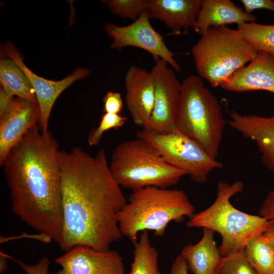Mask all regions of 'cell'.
Instances as JSON below:
<instances>
[{
    "mask_svg": "<svg viewBox=\"0 0 274 274\" xmlns=\"http://www.w3.org/2000/svg\"><path fill=\"white\" fill-rule=\"evenodd\" d=\"M136 137L149 143L168 163L186 172L196 183H206L212 170L223 167L197 142L177 129L159 134L142 129Z\"/></svg>",
    "mask_w": 274,
    "mask_h": 274,
    "instance_id": "8",
    "label": "cell"
},
{
    "mask_svg": "<svg viewBox=\"0 0 274 274\" xmlns=\"http://www.w3.org/2000/svg\"><path fill=\"white\" fill-rule=\"evenodd\" d=\"M134 258L129 274H161L158 253L152 245L148 231H144L134 245Z\"/></svg>",
    "mask_w": 274,
    "mask_h": 274,
    "instance_id": "21",
    "label": "cell"
},
{
    "mask_svg": "<svg viewBox=\"0 0 274 274\" xmlns=\"http://www.w3.org/2000/svg\"><path fill=\"white\" fill-rule=\"evenodd\" d=\"M14 97L9 96L1 88L0 91V117L6 113L11 108Z\"/></svg>",
    "mask_w": 274,
    "mask_h": 274,
    "instance_id": "32",
    "label": "cell"
},
{
    "mask_svg": "<svg viewBox=\"0 0 274 274\" xmlns=\"http://www.w3.org/2000/svg\"><path fill=\"white\" fill-rule=\"evenodd\" d=\"M109 168L120 187L132 191L148 187L168 188L187 175L168 163L147 141L137 137L115 147Z\"/></svg>",
    "mask_w": 274,
    "mask_h": 274,
    "instance_id": "6",
    "label": "cell"
},
{
    "mask_svg": "<svg viewBox=\"0 0 274 274\" xmlns=\"http://www.w3.org/2000/svg\"><path fill=\"white\" fill-rule=\"evenodd\" d=\"M203 235L195 244H188L180 254L194 274H215L223 257L214 240V231L203 228Z\"/></svg>",
    "mask_w": 274,
    "mask_h": 274,
    "instance_id": "19",
    "label": "cell"
},
{
    "mask_svg": "<svg viewBox=\"0 0 274 274\" xmlns=\"http://www.w3.org/2000/svg\"><path fill=\"white\" fill-rule=\"evenodd\" d=\"M150 19L147 10L128 25L107 23L105 30L113 40L111 48L119 50L127 47L142 49L153 57L165 61L175 71L181 72V67L174 58L175 54L168 49L162 36L152 26Z\"/></svg>",
    "mask_w": 274,
    "mask_h": 274,
    "instance_id": "10",
    "label": "cell"
},
{
    "mask_svg": "<svg viewBox=\"0 0 274 274\" xmlns=\"http://www.w3.org/2000/svg\"><path fill=\"white\" fill-rule=\"evenodd\" d=\"M195 208L182 190L148 187L133 191L118 215L122 236L134 245L140 232L151 230L163 236L172 221L190 218Z\"/></svg>",
    "mask_w": 274,
    "mask_h": 274,
    "instance_id": "3",
    "label": "cell"
},
{
    "mask_svg": "<svg viewBox=\"0 0 274 274\" xmlns=\"http://www.w3.org/2000/svg\"><path fill=\"white\" fill-rule=\"evenodd\" d=\"M228 125L244 138L254 142L264 165L274 180V113L270 116L242 114L232 110Z\"/></svg>",
    "mask_w": 274,
    "mask_h": 274,
    "instance_id": "15",
    "label": "cell"
},
{
    "mask_svg": "<svg viewBox=\"0 0 274 274\" xmlns=\"http://www.w3.org/2000/svg\"><path fill=\"white\" fill-rule=\"evenodd\" d=\"M126 121V117L120 114L104 113L98 126L91 128L88 134V145L91 147L98 145L106 131L122 127Z\"/></svg>",
    "mask_w": 274,
    "mask_h": 274,
    "instance_id": "26",
    "label": "cell"
},
{
    "mask_svg": "<svg viewBox=\"0 0 274 274\" xmlns=\"http://www.w3.org/2000/svg\"><path fill=\"white\" fill-rule=\"evenodd\" d=\"M102 2L114 14L133 21L142 13L148 10L149 3V0H108Z\"/></svg>",
    "mask_w": 274,
    "mask_h": 274,
    "instance_id": "24",
    "label": "cell"
},
{
    "mask_svg": "<svg viewBox=\"0 0 274 274\" xmlns=\"http://www.w3.org/2000/svg\"><path fill=\"white\" fill-rule=\"evenodd\" d=\"M225 123L219 101L202 79L198 75L187 76L182 83L177 129L216 159Z\"/></svg>",
    "mask_w": 274,
    "mask_h": 274,
    "instance_id": "5",
    "label": "cell"
},
{
    "mask_svg": "<svg viewBox=\"0 0 274 274\" xmlns=\"http://www.w3.org/2000/svg\"><path fill=\"white\" fill-rule=\"evenodd\" d=\"M237 30L258 51L265 52L274 56V24L245 22L237 25Z\"/></svg>",
    "mask_w": 274,
    "mask_h": 274,
    "instance_id": "23",
    "label": "cell"
},
{
    "mask_svg": "<svg viewBox=\"0 0 274 274\" xmlns=\"http://www.w3.org/2000/svg\"><path fill=\"white\" fill-rule=\"evenodd\" d=\"M60 151L52 132L38 124L10 150L1 165L13 213L57 243L63 224Z\"/></svg>",
    "mask_w": 274,
    "mask_h": 274,
    "instance_id": "2",
    "label": "cell"
},
{
    "mask_svg": "<svg viewBox=\"0 0 274 274\" xmlns=\"http://www.w3.org/2000/svg\"><path fill=\"white\" fill-rule=\"evenodd\" d=\"M258 213L259 215L274 222V187L262 202Z\"/></svg>",
    "mask_w": 274,
    "mask_h": 274,
    "instance_id": "30",
    "label": "cell"
},
{
    "mask_svg": "<svg viewBox=\"0 0 274 274\" xmlns=\"http://www.w3.org/2000/svg\"><path fill=\"white\" fill-rule=\"evenodd\" d=\"M258 52L237 29L226 26L210 28L191 49L198 76L214 88L245 67Z\"/></svg>",
    "mask_w": 274,
    "mask_h": 274,
    "instance_id": "7",
    "label": "cell"
},
{
    "mask_svg": "<svg viewBox=\"0 0 274 274\" xmlns=\"http://www.w3.org/2000/svg\"><path fill=\"white\" fill-rule=\"evenodd\" d=\"M153 60L150 71L154 80V106L149 122L143 129L169 133L177 129L182 83L165 61L159 57H153Z\"/></svg>",
    "mask_w": 274,
    "mask_h": 274,
    "instance_id": "9",
    "label": "cell"
},
{
    "mask_svg": "<svg viewBox=\"0 0 274 274\" xmlns=\"http://www.w3.org/2000/svg\"><path fill=\"white\" fill-rule=\"evenodd\" d=\"M27 274H48L50 259L44 257L36 264L30 265L19 260H16Z\"/></svg>",
    "mask_w": 274,
    "mask_h": 274,
    "instance_id": "28",
    "label": "cell"
},
{
    "mask_svg": "<svg viewBox=\"0 0 274 274\" xmlns=\"http://www.w3.org/2000/svg\"><path fill=\"white\" fill-rule=\"evenodd\" d=\"M256 17L247 13L230 0H203L197 20L193 27L202 35L211 27L227 24L255 22Z\"/></svg>",
    "mask_w": 274,
    "mask_h": 274,
    "instance_id": "18",
    "label": "cell"
},
{
    "mask_svg": "<svg viewBox=\"0 0 274 274\" xmlns=\"http://www.w3.org/2000/svg\"><path fill=\"white\" fill-rule=\"evenodd\" d=\"M243 189L241 181L232 184L219 181L214 202L195 213L187 223L189 228H207L219 233L222 241L218 248L223 257L244 251L247 244L262 234L272 222L260 215L243 212L231 204L230 198Z\"/></svg>",
    "mask_w": 274,
    "mask_h": 274,
    "instance_id": "4",
    "label": "cell"
},
{
    "mask_svg": "<svg viewBox=\"0 0 274 274\" xmlns=\"http://www.w3.org/2000/svg\"><path fill=\"white\" fill-rule=\"evenodd\" d=\"M273 274H274V272L273 273Z\"/></svg>",
    "mask_w": 274,
    "mask_h": 274,
    "instance_id": "35",
    "label": "cell"
},
{
    "mask_svg": "<svg viewBox=\"0 0 274 274\" xmlns=\"http://www.w3.org/2000/svg\"><path fill=\"white\" fill-rule=\"evenodd\" d=\"M3 49L6 55L22 69L29 81L40 108L41 118L39 125L42 130H48L49 118L58 97L73 83L87 77L90 70L79 68L61 80H50L37 75L28 68L24 64L21 54L11 42H7Z\"/></svg>",
    "mask_w": 274,
    "mask_h": 274,
    "instance_id": "11",
    "label": "cell"
},
{
    "mask_svg": "<svg viewBox=\"0 0 274 274\" xmlns=\"http://www.w3.org/2000/svg\"><path fill=\"white\" fill-rule=\"evenodd\" d=\"M125 100L133 123L145 128L154 101L155 85L151 71L132 65L124 77Z\"/></svg>",
    "mask_w": 274,
    "mask_h": 274,
    "instance_id": "14",
    "label": "cell"
},
{
    "mask_svg": "<svg viewBox=\"0 0 274 274\" xmlns=\"http://www.w3.org/2000/svg\"><path fill=\"white\" fill-rule=\"evenodd\" d=\"M105 113L119 114L123 107L121 94L118 92L108 91L103 98Z\"/></svg>",
    "mask_w": 274,
    "mask_h": 274,
    "instance_id": "27",
    "label": "cell"
},
{
    "mask_svg": "<svg viewBox=\"0 0 274 274\" xmlns=\"http://www.w3.org/2000/svg\"><path fill=\"white\" fill-rule=\"evenodd\" d=\"M244 10L250 13L258 9H266L274 12V1L272 0H241Z\"/></svg>",
    "mask_w": 274,
    "mask_h": 274,
    "instance_id": "29",
    "label": "cell"
},
{
    "mask_svg": "<svg viewBox=\"0 0 274 274\" xmlns=\"http://www.w3.org/2000/svg\"><path fill=\"white\" fill-rule=\"evenodd\" d=\"M39 104L17 97L11 109L0 117V165L10 150L35 126L39 124Z\"/></svg>",
    "mask_w": 274,
    "mask_h": 274,
    "instance_id": "13",
    "label": "cell"
},
{
    "mask_svg": "<svg viewBox=\"0 0 274 274\" xmlns=\"http://www.w3.org/2000/svg\"><path fill=\"white\" fill-rule=\"evenodd\" d=\"M55 262L61 268L52 274H125L123 258L114 250L98 251L79 245L57 257Z\"/></svg>",
    "mask_w": 274,
    "mask_h": 274,
    "instance_id": "12",
    "label": "cell"
},
{
    "mask_svg": "<svg viewBox=\"0 0 274 274\" xmlns=\"http://www.w3.org/2000/svg\"><path fill=\"white\" fill-rule=\"evenodd\" d=\"M187 263L181 254L178 255L172 265L170 274H188Z\"/></svg>",
    "mask_w": 274,
    "mask_h": 274,
    "instance_id": "31",
    "label": "cell"
},
{
    "mask_svg": "<svg viewBox=\"0 0 274 274\" xmlns=\"http://www.w3.org/2000/svg\"><path fill=\"white\" fill-rule=\"evenodd\" d=\"M220 87L228 91L264 90L274 94V56L258 51L251 61Z\"/></svg>",
    "mask_w": 274,
    "mask_h": 274,
    "instance_id": "16",
    "label": "cell"
},
{
    "mask_svg": "<svg viewBox=\"0 0 274 274\" xmlns=\"http://www.w3.org/2000/svg\"><path fill=\"white\" fill-rule=\"evenodd\" d=\"M0 255H1V268H0V271L1 273H4L5 272L7 268H8V259L11 257L9 256L8 255H7L5 253H4L3 251H1L0 252Z\"/></svg>",
    "mask_w": 274,
    "mask_h": 274,
    "instance_id": "34",
    "label": "cell"
},
{
    "mask_svg": "<svg viewBox=\"0 0 274 274\" xmlns=\"http://www.w3.org/2000/svg\"><path fill=\"white\" fill-rule=\"evenodd\" d=\"M245 256L259 274L274 272V250L262 234L252 239L244 249Z\"/></svg>",
    "mask_w": 274,
    "mask_h": 274,
    "instance_id": "22",
    "label": "cell"
},
{
    "mask_svg": "<svg viewBox=\"0 0 274 274\" xmlns=\"http://www.w3.org/2000/svg\"><path fill=\"white\" fill-rule=\"evenodd\" d=\"M0 81L1 87L9 96L14 97L16 95L18 97L37 101L35 91L26 75L9 58L1 59Z\"/></svg>",
    "mask_w": 274,
    "mask_h": 274,
    "instance_id": "20",
    "label": "cell"
},
{
    "mask_svg": "<svg viewBox=\"0 0 274 274\" xmlns=\"http://www.w3.org/2000/svg\"><path fill=\"white\" fill-rule=\"evenodd\" d=\"M60 164L63 208L60 248L67 252L84 245L109 250L122 238L118 215L127 200L111 173L105 151L92 156L77 147L61 150Z\"/></svg>",
    "mask_w": 274,
    "mask_h": 274,
    "instance_id": "1",
    "label": "cell"
},
{
    "mask_svg": "<svg viewBox=\"0 0 274 274\" xmlns=\"http://www.w3.org/2000/svg\"><path fill=\"white\" fill-rule=\"evenodd\" d=\"M215 274H259L246 258L244 250L223 257Z\"/></svg>",
    "mask_w": 274,
    "mask_h": 274,
    "instance_id": "25",
    "label": "cell"
},
{
    "mask_svg": "<svg viewBox=\"0 0 274 274\" xmlns=\"http://www.w3.org/2000/svg\"><path fill=\"white\" fill-rule=\"evenodd\" d=\"M203 0H149L150 18L163 23L174 36L193 27Z\"/></svg>",
    "mask_w": 274,
    "mask_h": 274,
    "instance_id": "17",
    "label": "cell"
},
{
    "mask_svg": "<svg viewBox=\"0 0 274 274\" xmlns=\"http://www.w3.org/2000/svg\"><path fill=\"white\" fill-rule=\"evenodd\" d=\"M265 240L274 250V222L272 221L269 227L262 234Z\"/></svg>",
    "mask_w": 274,
    "mask_h": 274,
    "instance_id": "33",
    "label": "cell"
}]
</instances>
